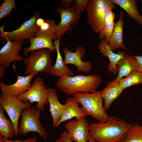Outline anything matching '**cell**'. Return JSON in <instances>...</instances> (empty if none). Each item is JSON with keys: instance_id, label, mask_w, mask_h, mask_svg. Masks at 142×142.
Returning <instances> with one entry per match:
<instances>
[{"instance_id": "obj_1", "label": "cell", "mask_w": 142, "mask_h": 142, "mask_svg": "<svg viewBox=\"0 0 142 142\" xmlns=\"http://www.w3.org/2000/svg\"><path fill=\"white\" fill-rule=\"evenodd\" d=\"M132 124L111 115L105 123L89 124L90 138L95 142H121Z\"/></svg>"}, {"instance_id": "obj_2", "label": "cell", "mask_w": 142, "mask_h": 142, "mask_svg": "<svg viewBox=\"0 0 142 142\" xmlns=\"http://www.w3.org/2000/svg\"><path fill=\"white\" fill-rule=\"evenodd\" d=\"M102 79L99 75L83 74L72 77H59L56 84L61 91L68 95L80 92H96Z\"/></svg>"}, {"instance_id": "obj_3", "label": "cell", "mask_w": 142, "mask_h": 142, "mask_svg": "<svg viewBox=\"0 0 142 142\" xmlns=\"http://www.w3.org/2000/svg\"><path fill=\"white\" fill-rule=\"evenodd\" d=\"M72 97L81 104L82 110L87 116H91L99 122L105 123L108 120L109 116L103 105L101 91L91 93H78L73 95Z\"/></svg>"}, {"instance_id": "obj_4", "label": "cell", "mask_w": 142, "mask_h": 142, "mask_svg": "<svg viewBox=\"0 0 142 142\" xmlns=\"http://www.w3.org/2000/svg\"><path fill=\"white\" fill-rule=\"evenodd\" d=\"M115 7L111 0H90L86 9L88 23L95 33H99L103 27L106 13Z\"/></svg>"}, {"instance_id": "obj_5", "label": "cell", "mask_w": 142, "mask_h": 142, "mask_svg": "<svg viewBox=\"0 0 142 142\" xmlns=\"http://www.w3.org/2000/svg\"><path fill=\"white\" fill-rule=\"evenodd\" d=\"M41 112L35 106H31L23 111L18 128L19 135L24 137L29 132L36 133L45 141L47 140V131L40 122Z\"/></svg>"}, {"instance_id": "obj_6", "label": "cell", "mask_w": 142, "mask_h": 142, "mask_svg": "<svg viewBox=\"0 0 142 142\" xmlns=\"http://www.w3.org/2000/svg\"><path fill=\"white\" fill-rule=\"evenodd\" d=\"M51 52L43 48L29 52V56L23 58V62L26 66L25 75L44 72L49 74L53 60Z\"/></svg>"}, {"instance_id": "obj_7", "label": "cell", "mask_w": 142, "mask_h": 142, "mask_svg": "<svg viewBox=\"0 0 142 142\" xmlns=\"http://www.w3.org/2000/svg\"><path fill=\"white\" fill-rule=\"evenodd\" d=\"M48 87L45 84L44 80L38 76L33 82L29 89L17 98L22 102L31 104L34 102H37L36 108L43 112L45 105L49 104L48 99L49 89H47Z\"/></svg>"}, {"instance_id": "obj_8", "label": "cell", "mask_w": 142, "mask_h": 142, "mask_svg": "<svg viewBox=\"0 0 142 142\" xmlns=\"http://www.w3.org/2000/svg\"><path fill=\"white\" fill-rule=\"evenodd\" d=\"M0 106L6 111L13 123L15 130V136H18V122L22 112L23 110L32 106V104L22 102L14 96L1 93Z\"/></svg>"}, {"instance_id": "obj_9", "label": "cell", "mask_w": 142, "mask_h": 142, "mask_svg": "<svg viewBox=\"0 0 142 142\" xmlns=\"http://www.w3.org/2000/svg\"><path fill=\"white\" fill-rule=\"evenodd\" d=\"M40 17L38 12H36L29 19L26 20L18 29L10 32L4 31V26L0 27V37L3 40L8 39L11 40L29 39L35 37L37 29L36 22Z\"/></svg>"}, {"instance_id": "obj_10", "label": "cell", "mask_w": 142, "mask_h": 142, "mask_svg": "<svg viewBox=\"0 0 142 142\" xmlns=\"http://www.w3.org/2000/svg\"><path fill=\"white\" fill-rule=\"evenodd\" d=\"M57 13H60L61 21L55 27L56 36L58 39L61 38L67 31H71L73 28L71 25H76L80 18L81 13L72 7L64 8L58 7L55 10Z\"/></svg>"}, {"instance_id": "obj_11", "label": "cell", "mask_w": 142, "mask_h": 142, "mask_svg": "<svg viewBox=\"0 0 142 142\" xmlns=\"http://www.w3.org/2000/svg\"><path fill=\"white\" fill-rule=\"evenodd\" d=\"M6 40L7 42L0 50V64L8 68L12 62L23 60V58L19 54V52L21 50L23 40Z\"/></svg>"}, {"instance_id": "obj_12", "label": "cell", "mask_w": 142, "mask_h": 142, "mask_svg": "<svg viewBox=\"0 0 142 142\" xmlns=\"http://www.w3.org/2000/svg\"><path fill=\"white\" fill-rule=\"evenodd\" d=\"M89 124L85 118L66 122L65 127L73 141L88 142L90 138Z\"/></svg>"}, {"instance_id": "obj_13", "label": "cell", "mask_w": 142, "mask_h": 142, "mask_svg": "<svg viewBox=\"0 0 142 142\" xmlns=\"http://www.w3.org/2000/svg\"><path fill=\"white\" fill-rule=\"evenodd\" d=\"M63 51L65 56L64 62L65 65L71 64L75 65L78 72L82 71L87 73L92 69V65L90 62H84L82 60V58L84 59L85 52V49L84 47L81 46L77 47L74 52H72L68 48L64 47Z\"/></svg>"}, {"instance_id": "obj_14", "label": "cell", "mask_w": 142, "mask_h": 142, "mask_svg": "<svg viewBox=\"0 0 142 142\" xmlns=\"http://www.w3.org/2000/svg\"><path fill=\"white\" fill-rule=\"evenodd\" d=\"M36 73L31 74L26 76H19L17 74V79L13 84L7 85L0 82L2 93L17 97L27 92L30 88L31 82Z\"/></svg>"}, {"instance_id": "obj_15", "label": "cell", "mask_w": 142, "mask_h": 142, "mask_svg": "<svg viewBox=\"0 0 142 142\" xmlns=\"http://www.w3.org/2000/svg\"><path fill=\"white\" fill-rule=\"evenodd\" d=\"M98 48L102 55L107 57L109 60L110 63L107 68L108 72H112L114 75L118 73V63L120 59L124 58L126 54L125 52L121 51L117 53H114L110 49L105 39H102L99 44Z\"/></svg>"}, {"instance_id": "obj_16", "label": "cell", "mask_w": 142, "mask_h": 142, "mask_svg": "<svg viewBox=\"0 0 142 142\" xmlns=\"http://www.w3.org/2000/svg\"><path fill=\"white\" fill-rule=\"evenodd\" d=\"M79 103L73 97L67 98L65 102V108L57 125L58 127L62 123L75 118L79 119L87 116L79 105Z\"/></svg>"}, {"instance_id": "obj_17", "label": "cell", "mask_w": 142, "mask_h": 142, "mask_svg": "<svg viewBox=\"0 0 142 142\" xmlns=\"http://www.w3.org/2000/svg\"><path fill=\"white\" fill-rule=\"evenodd\" d=\"M48 95L50 111L53 119V127L56 128L63 112L65 105L59 102L55 88H49Z\"/></svg>"}, {"instance_id": "obj_18", "label": "cell", "mask_w": 142, "mask_h": 142, "mask_svg": "<svg viewBox=\"0 0 142 142\" xmlns=\"http://www.w3.org/2000/svg\"><path fill=\"white\" fill-rule=\"evenodd\" d=\"M123 90L120 86L119 81H116L115 79L109 82L106 87L101 91L106 111L109 109L113 102L120 95Z\"/></svg>"}, {"instance_id": "obj_19", "label": "cell", "mask_w": 142, "mask_h": 142, "mask_svg": "<svg viewBox=\"0 0 142 142\" xmlns=\"http://www.w3.org/2000/svg\"><path fill=\"white\" fill-rule=\"evenodd\" d=\"M61 39L60 38L53 42L57 53V57L55 63L52 66L49 74L59 77L73 76V73L64 63L60 51L59 44Z\"/></svg>"}, {"instance_id": "obj_20", "label": "cell", "mask_w": 142, "mask_h": 142, "mask_svg": "<svg viewBox=\"0 0 142 142\" xmlns=\"http://www.w3.org/2000/svg\"><path fill=\"white\" fill-rule=\"evenodd\" d=\"M117 68L118 70V75L115 79L118 81L124 76L127 77L135 70H139L138 62L134 56L126 54L123 59L118 62Z\"/></svg>"}, {"instance_id": "obj_21", "label": "cell", "mask_w": 142, "mask_h": 142, "mask_svg": "<svg viewBox=\"0 0 142 142\" xmlns=\"http://www.w3.org/2000/svg\"><path fill=\"white\" fill-rule=\"evenodd\" d=\"M124 16L123 12L121 11L120 12L119 18L115 23L114 29L108 44L110 49L112 51L118 48H122L124 49H127L124 45L123 42Z\"/></svg>"}, {"instance_id": "obj_22", "label": "cell", "mask_w": 142, "mask_h": 142, "mask_svg": "<svg viewBox=\"0 0 142 142\" xmlns=\"http://www.w3.org/2000/svg\"><path fill=\"white\" fill-rule=\"evenodd\" d=\"M30 45L29 47H25L23 49V54L27 57L28 53L38 49L46 48L51 52H55L56 49L53 42L51 39L43 37H31L29 39Z\"/></svg>"}, {"instance_id": "obj_23", "label": "cell", "mask_w": 142, "mask_h": 142, "mask_svg": "<svg viewBox=\"0 0 142 142\" xmlns=\"http://www.w3.org/2000/svg\"><path fill=\"white\" fill-rule=\"evenodd\" d=\"M113 3L119 6L126 12L128 16L133 18L140 26H142V15L138 10L135 0H111Z\"/></svg>"}, {"instance_id": "obj_24", "label": "cell", "mask_w": 142, "mask_h": 142, "mask_svg": "<svg viewBox=\"0 0 142 142\" xmlns=\"http://www.w3.org/2000/svg\"><path fill=\"white\" fill-rule=\"evenodd\" d=\"M115 16L114 12L112 10L108 12L105 17L103 27L99 33V39H105L108 44L115 27L114 20Z\"/></svg>"}, {"instance_id": "obj_25", "label": "cell", "mask_w": 142, "mask_h": 142, "mask_svg": "<svg viewBox=\"0 0 142 142\" xmlns=\"http://www.w3.org/2000/svg\"><path fill=\"white\" fill-rule=\"evenodd\" d=\"M57 24L54 20L48 19L39 27L35 34V37H43L54 39H57L55 27Z\"/></svg>"}, {"instance_id": "obj_26", "label": "cell", "mask_w": 142, "mask_h": 142, "mask_svg": "<svg viewBox=\"0 0 142 142\" xmlns=\"http://www.w3.org/2000/svg\"><path fill=\"white\" fill-rule=\"evenodd\" d=\"M4 111L0 106V137L11 139L15 135V130L12 122L5 116Z\"/></svg>"}, {"instance_id": "obj_27", "label": "cell", "mask_w": 142, "mask_h": 142, "mask_svg": "<svg viewBox=\"0 0 142 142\" xmlns=\"http://www.w3.org/2000/svg\"><path fill=\"white\" fill-rule=\"evenodd\" d=\"M121 142H142V124H131Z\"/></svg>"}, {"instance_id": "obj_28", "label": "cell", "mask_w": 142, "mask_h": 142, "mask_svg": "<svg viewBox=\"0 0 142 142\" xmlns=\"http://www.w3.org/2000/svg\"><path fill=\"white\" fill-rule=\"evenodd\" d=\"M120 86L124 89L131 86L142 84V73L135 70L124 78L118 81Z\"/></svg>"}, {"instance_id": "obj_29", "label": "cell", "mask_w": 142, "mask_h": 142, "mask_svg": "<svg viewBox=\"0 0 142 142\" xmlns=\"http://www.w3.org/2000/svg\"><path fill=\"white\" fill-rule=\"evenodd\" d=\"M17 10L15 0H5L0 7V19L9 17L12 9Z\"/></svg>"}, {"instance_id": "obj_30", "label": "cell", "mask_w": 142, "mask_h": 142, "mask_svg": "<svg viewBox=\"0 0 142 142\" xmlns=\"http://www.w3.org/2000/svg\"><path fill=\"white\" fill-rule=\"evenodd\" d=\"M89 2V0H75L72 7L81 13L84 12L85 9H87Z\"/></svg>"}, {"instance_id": "obj_31", "label": "cell", "mask_w": 142, "mask_h": 142, "mask_svg": "<svg viewBox=\"0 0 142 142\" xmlns=\"http://www.w3.org/2000/svg\"><path fill=\"white\" fill-rule=\"evenodd\" d=\"M72 141L70 135L66 130L60 134L59 138L56 140L55 142H72Z\"/></svg>"}, {"instance_id": "obj_32", "label": "cell", "mask_w": 142, "mask_h": 142, "mask_svg": "<svg viewBox=\"0 0 142 142\" xmlns=\"http://www.w3.org/2000/svg\"><path fill=\"white\" fill-rule=\"evenodd\" d=\"M37 140V138L35 137L28 138L23 140L19 139L12 140L4 137H0V142H36Z\"/></svg>"}, {"instance_id": "obj_33", "label": "cell", "mask_w": 142, "mask_h": 142, "mask_svg": "<svg viewBox=\"0 0 142 142\" xmlns=\"http://www.w3.org/2000/svg\"><path fill=\"white\" fill-rule=\"evenodd\" d=\"M75 1L74 0H60V2L63 8H71V6Z\"/></svg>"}, {"instance_id": "obj_34", "label": "cell", "mask_w": 142, "mask_h": 142, "mask_svg": "<svg viewBox=\"0 0 142 142\" xmlns=\"http://www.w3.org/2000/svg\"><path fill=\"white\" fill-rule=\"evenodd\" d=\"M138 63L139 70L142 73V56L140 55L134 56Z\"/></svg>"}, {"instance_id": "obj_35", "label": "cell", "mask_w": 142, "mask_h": 142, "mask_svg": "<svg viewBox=\"0 0 142 142\" xmlns=\"http://www.w3.org/2000/svg\"><path fill=\"white\" fill-rule=\"evenodd\" d=\"M6 68L5 66L2 65H0V79H1L4 77L5 74Z\"/></svg>"}, {"instance_id": "obj_36", "label": "cell", "mask_w": 142, "mask_h": 142, "mask_svg": "<svg viewBox=\"0 0 142 142\" xmlns=\"http://www.w3.org/2000/svg\"><path fill=\"white\" fill-rule=\"evenodd\" d=\"M88 142H95L94 140L93 139L90 138L89 139Z\"/></svg>"}]
</instances>
